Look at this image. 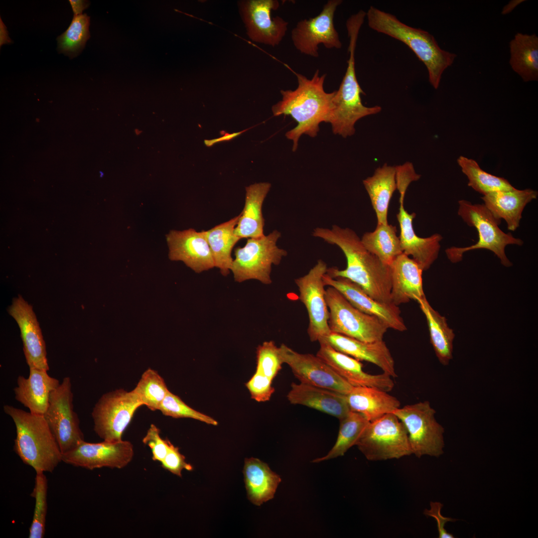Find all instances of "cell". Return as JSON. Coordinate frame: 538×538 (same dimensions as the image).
<instances>
[{"label":"cell","mask_w":538,"mask_h":538,"mask_svg":"<svg viewBox=\"0 0 538 538\" xmlns=\"http://www.w3.org/2000/svg\"><path fill=\"white\" fill-rule=\"evenodd\" d=\"M312 235L327 243L336 245L346 257L345 269L328 268L327 274L332 278H347L358 285L373 299L382 303H392L390 266L384 264L368 251L355 231L335 225L331 229L316 228Z\"/></svg>","instance_id":"6da1fadb"},{"label":"cell","mask_w":538,"mask_h":538,"mask_svg":"<svg viewBox=\"0 0 538 538\" xmlns=\"http://www.w3.org/2000/svg\"><path fill=\"white\" fill-rule=\"evenodd\" d=\"M298 83L293 90H281L282 100L272 107L274 116H290L297 126L288 131L285 136L293 141L292 151H296L298 140L302 134L315 137L319 125L328 122L332 109L335 91L327 93L324 89L326 74L320 75L316 70L311 79L294 72Z\"/></svg>","instance_id":"7a4b0ae2"},{"label":"cell","mask_w":538,"mask_h":538,"mask_svg":"<svg viewBox=\"0 0 538 538\" xmlns=\"http://www.w3.org/2000/svg\"><path fill=\"white\" fill-rule=\"evenodd\" d=\"M368 24L373 30L405 44L425 66L430 84L437 89L444 71L457 55L442 49L434 36L426 31L410 26L395 15L371 6L366 12Z\"/></svg>","instance_id":"3957f363"},{"label":"cell","mask_w":538,"mask_h":538,"mask_svg":"<svg viewBox=\"0 0 538 538\" xmlns=\"http://www.w3.org/2000/svg\"><path fill=\"white\" fill-rule=\"evenodd\" d=\"M3 409L15 426L14 452L36 473L52 472L62 461V453L44 416L7 404Z\"/></svg>","instance_id":"277c9868"},{"label":"cell","mask_w":538,"mask_h":538,"mask_svg":"<svg viewBox=\"0 0 538 538\" xmlns=\"http://www.w3.org/2000/svg\"><path fill=\"white\" fill-rule=\"evenodd\" d=\"M364 23L360 17L348 18L346 26L349 43L347 67L338 90L332 100V109L328 122L333 133L346 138L355 132V124L360 119L379 113L380 106L368 107L362 102L361 95L364 94L357 80L355 62V52L360 28Z\"/></svg>","instance_id":"5b68a950"},{"label":"cell","mask_w":538,"mask_h":538,"mask_svg":"<svg viewBox=\"0 0 538 538\" xmlns=\"http://www.w3.org/2000/svg\"><path fill=\"white\" fill-rule=\"evenodd\" d=\"M458 214L469 226L474 227L478 234L477 242L469 247H451L445 250L448 259L453 263L461 261L463 254L475 249H486L493 252L506 267L512 266L507 257L505 248L508 245L522 246L523 241L506 233L499 227L501 220L497 219L484 204L458 201Z\"/></svg>","instance_id":"8992f818"},{"label":"cell","mask_w":538,"mask_h":538,"mask_svg":"<svg viewBox=\"0 0 538 538\" xmlns=\"http://www.w3.org/2000/svg\"><path fill=\"white\" fill-rule=\"evenodd\" d=\"M280 237V233L275 230L268 235L248 238L243 247L236 248L231 269L235 280L256 279L265 284L271 283L272 266L278 265L287 254L276 245Z\"/></svg>","instance_id":"52a82bcc"},{"label":"cell","mask_w":538,"mask_h":538,"mask_svg":"<svg viewBox=\"0 0 538 538\" xmlns=\"http://www.w3.org/2000/svg\"><path fill=\"white\" fill-rule=\"evenodd\" d=\"M325 299L331 332L365 342L383 340L389 328L381 319L359 310L333 287L325 290Z\"/></svg>","instance_id":"ba28073f"},{"label":"cell","mask_w":538,"mask_h":538,"mask_svg":"<svg viewBox=\"0 0 538 538\" xmlns=\"http://www.w3.org/2000/svg\"><path fill=\"white\" fill-rule=\"evenodd\" d=\"M356 445L370 461L399 459L412 454L406 430L393 412L369 422Z\"/></svg>","instance_id":"9c48e42d"},{"label":"cell","mask_w":538,"mask_h":538,"mask_svg":"<svg viewBox=\"0 0 538 538\" xmlns=\"http://www.w3.org/2000/svg\"><path fill=\"white\" fill-rule=\"evenodd\" d=\"M393 413L406 430L412 454L420 458L443 454L444 429L437 421L436 411L428 401L405 405Z\"/></svg>","instance_id":"30bf717a"},{"label":"cell","mask_w":538,"mask_h":538,"mask_svg":"<svg viewBox=\"0 0 538 538\" xmlns=\"http://www.w3.org/2000/svg\"><path fill=\"white\" fill-rule=\"evenodd\" d=\"M143 405L132 390L122 389L104 394L93 408L94 429L104 441L118 442L138 408Z\"/></svg>","instance_id":"8fae6325"},{"label":"cell","mask_w":538,"mask_h":538,"mask_svg":"<svg viewBox=\"0 0 538 538\" xmlns=\"http://www.w3.org/2000/svg\"><path fill=\"white\" fill-rule=\"evenodd\" d=\"M71 379L63 378L50 396L43 415L54 435L62 453L69 451L84 440L78 415L74 410Z\"/></svg>","instance_id":"7c38bea8"},{"label":"cell","mask_w":538,"mask_h":538,"mask_svg":"<svg viewBox=\"0 0 538 538\" xmlns=\"http://www.w3.org/2000/svg\"><path fill=\"white\" fill-rule=\"evenodd\" d=\"M342 0H329L316 16L298 21L292 29L291 39L295 48L301 53L318 57V45L328 49H340L342 43L335 28V12Z\"/></svg>","instance_id":"4fadbf2b"},{"label":"cell","mask_w":538,"mask_h":538,"mask_svg":"<svg viewBox=\"0 0 538 538\" xmlns=\"http://www.w3.org/2000/svg\"><path fill=\"white\" fill-rule=\"evenodd\" d=\"M327 269V264L319 260L307 274L294 279L299 292V298L308 314L307 333L312 342L319 341L331 333L325 286L323 281Z\"/></svg>","instance_id":"5bb4252c"},{"label":"cell","mask_w":538,"mask_h":538,"mask_svg":"<svg viewBox=\"0 0 538 538\" xmlns=\"http://www.w3.org/2000/svg\"><path fill=\"white\" fill-rule=\"evenodd\" d=\"M132 444L128 441H103L90 443L83 440L71 450L62 453V461L89 470L103 467L122 469L133 459Z\"/></svg>","instance_id":"9a60e30c"},{"label":"cell","mask_w":538,"mask_h":538,"mask_svg":"<svg viewBox=\"0 0 538 538\" xmlns=\"http://www.w3.org/2000/svg\"><path fill=\"white\" fill-rule=\"evenodd\" d=\"M279 348L283 363L300 383L345 395L353 387L316 355L298 353L283 343Z\"/></svg>","instance_id":"2e32d148"},{"label":"cell","mask_w":538,"mask_h":538,"mask_svg":"<svg viewBox=\"0 0 538 538\" xmlns=\"http://www.w3.org/2000/svg\"><path fill=\"white\" fill-rule=\"evenodd\" d=\"M20 331L23 349L29 368L48 371L45 343L32 306L19 295L8 308Z\"/></svg>","instance_id":"e0dca14e"},{"label":"cell","mask_w":538,"mask_h":538,"mask_svg":"<svg viewBox=\"0 0 538 538\" xmlns=\"http://www.w3.org/2000/svg\"><path fill=\"white\" fill-rule=\"evenodd\" d=\"M166 240L170 260L183 262L196 273L215 267L206 231L171 230L166 235Z\"/></svg>","instance_id":"ac0fdd59"},{"label":"cell","mask_w":538,"mask_h":538,"mask_svg":"<svg viewBox=\"0 0 538 538\" xmlns=\"http://www.w3.org/2000/svg\"><path fill=\"white\" fill-rule=\"evenodd\" d=\"M323 281L325 286L336 288L359 310L381 319L388 328L400 332L407 329L398 306L373 299L358 285L346 278H332L326 273Z\"/></svg>","instance_id":"d6986e66"},{"label":"cell","mask_w":538,"mask_h":538,"mask_svg":"<svg viewBox=\"0 0 538 538\" xmlns=\"http://www.w3.org/2000/svg\"><path fill=\"white\" fill-rule=\"evenodd\" d=\"M279 7L274 0H252L244 6L248 34L253 41L272 46L278 45L287 30L288 22L280 17H271V11Z\"/></svg>","instance_id":"ffe728a7"},{"label":"cell","mask_w":538,"mask_h":538,"mask_svg":"<svg viewBox=\"0 0 538 538\" xmlns=\"http://www.w3.org/2000/svg\"><path fill=\"white\" fill-rule=\"evenodd\" d=\"M319 344L316 356L352 386L373 387L387 392L393 389L395 383L389 375L384 373L368 374L363 370L360 361L335 350L326 343Z\"/></svg>","instance_id":"44dd1931"},{"label":"cell","mask_w":538,"mask_h":538,"mask_svg":"<svg viewBox=\"0 0 538 538\" xmlns=\"http://www.w3.org/2000/svg\"><path fill=\"white\" fill-rule=\"evenodd\" d=\"M405 192L399 191L400 208L397 214L400 227L399 238L402 249L404 254L412 256V259L423 271L426 270L438 257L442 237L439 234L426 238H421L416 234L412 225L416 214L408 213L404 207Z\"/></svg>","instance_id":"7402d4cb"},{"label":"cell","mask_w":538,"mask_h":538,"mask_svg":"<svg viewBox=\"0 0 538 538\" xmlns=\"http://www.w3.org/2000/svg\"><path fill=\"white\" fill-rule=\"evenodd\" d=\"M318 342L326 343L335 350L359 361L373 363L392 378L397 377L394 358L383 340L365 342L331 332Z\"/></svg>","instance_id":"603a6c76"},{"label":"cell","mask_w":538,"mask_h":538,"mask_svg":"<svg viewBox=\"0 0 538 538\" xmlns=\"http://www.w3.org/2000/svg\"><path fill=\"white\" fill-rule=\"evenodd\" d=\"M390 266L393 304L399 306L425 297L422 285L423 270L412 258L402 253Z\"/></svg>","instance_id":"cb8c5ba5"},{"label":"cell","mask_w":538,"mask_h":538,"mask_svg":"<svg viewBox=\"0 0 538 538\" xmlns=\"http://www.w3.org/2000/svg\"><path fill=\"white\" fill-rule=\"evenodd\" d=\"M291 404H301L336 417L340 420L351 411L345 394L300 383H292L287 395Z\"/></svg>","instance_id":"d4e9b609"},{"label":"cell","mask_w":538,"mask_h":538,"mask_svg":"<svg viewBox=\"0 0 538 538\" xmlns=\"http://www.w3.org/2000/svg\"><path fill=\"white\" fill-rule=\"evenodd\" d=\"M47 371L29 368L27 378L19 376L14 388L15 399L32 413L43 415L49 404L51 392L60 384Z\"/></svg>","instance_id":"484cf974"},{"label":"cell","mask_w":538,"mask_h":538,"mask_svg":"<svg viewBox=\"0 0 538 538\" xmlns=\"http://www.w3.org/2000/svg\"><path fill=\"white\" fill-rule=\"evenodd\" d=\"M538 196V192L531 189L491 192L483 195L484 205L498 220H505L507 228L515 231L520 226L525 206Z\"/></svg>","instance_id":"4316f807"},{"label":"cell","mask_w":538,"mask_h":538,"mask_svg":"<svg viewBox=\"0 0 538 538\" xmlns=\"http://www.w3.org/2000/svg\"><path fill=\"white\" fill-rule=\"evenodd\" d=\"M346 396L350 410L360 413L370 422L401 407L397 398L373 387H353Z\"/></svg>","instance_id":"83f0119b"},{"label":"cell","mask_w":538,"mask_h":538,"mask_svg":"<svg viewBox=\"0 0 538 538\" xmlns=\"http://www.w3.org/2000/svg\"><path fill=\"white\" fill-rule=\"evenodd\" d=\"M271 187L269 182H260L246 187L244 209L240 214L234 234L240 239L258 238L265 235V219L262 213L264 201Z\"/></svg>","instance_id":"f1b7e54d"},{"label":"cell","mask_w":538,"mask_h":538,"mask_svg":"<svg viewBox=\"0 0 538 538\" xmlns=\"http://www.w3.org/2000/svg\"><path fill=\"white\" fill-rule=\"evenodd\" d=\"M243 474L248 498L258 506L273 498L281 481L268 464L254 457L245 459Z\"/></svg>","instance_id":"f546056e"},{"label":"cell","mask_w":538,"mask_h":538,"mask_svg":"<svg viewBox=\"0 0 538 538\" xmlns=\"http://www.w3.org/2000/svg\"><path fill=\"white\" fill-rule=\"evenodd\" d=\"M377 218L378 224H388L390 200L397 189L396 166L384 164L363 181Z\"/></svg>","instance_id":"4dcf8cb0"},{"label":"cell","mask_w":538,"mask_h":538,"mask_svg":"<svg viewBox=\"0 0 538 538\" xmlns=\"http://www.w3.org/2000/svg\"><path fill=\"white\" fill-rule=\"evenodd\" d=\"M510 64L524 82L538 79V37L517 33L510 42Z\"/></svg>","instance_id":"1f68e13d"},{"label":"cell","mask_w":538,"mask_h":538,"mask_svg":"<svg viewBox=\"0 0 538 538\" xmlns=\"http://www.w3.org/2000/svg\"><path fill=\"white\" fill-rule=\"evenodd\" d=\"M417 302L425 316L430 342L436 356L441 364L447 365L453 358V331L448 326L446 318L431 307L426 297Z\"/></svg>","instance_id":"d6a6232c"},{"label":"cell","mask_w":538,"mask_h":538,"mask_svg":"<svg viewBox=\"0 0 538 538\" xmlns=\"http://www.w3.org/2000/svg\"><path fill=\"white\" fill-rule=\"evenodd\" d=\"M239 217L240 214L206 231L215 267L224 276L227 275L231 270L234 260L231 252L234 246L241 239L234 234Z\"/></svg>","instance_id":"836d02e7"},{"label":"cell","mask_w":538,"mask_h":538,"mask_svg":"<svg viewBox=\"0 0 538 538\" xmlns=\"http://www.w3.org/2000/svg\"><path fill=\"white\" fill-rule=\"evenodd\" d=\"M397 228L392 225L377 224L376 229L366 232L361 239L365 248L384 264L390 266L403 253Z\"/></svg>","instance_id":"e575fe53"},{"label":"cell","mask_w":538,"mask_h":538,"mask_svg":"<svg viewBox=\"0 0 538 538\" xmlns=\"http://www.w3.org/2000/svg\"><path fill=\"white\" fill-rule=\"evenodd\" d=\"M339 421L338 434L334 446L325 456L317 458L312 462L318 463L343 456L351 447L356 445L370 422L360 413L351 410Z\"/></svg>","instance_id":"d590c367"},{"label":"cell","mask_w":538,"mask_h":538,"mask_svg":"<svg viewBox=\"0 0 538 538\" xmlns=\"http://www.w3.org/2000/svg\"><path fill=\"white\" fill-rule=\"evenodd\" d=\"M457 162L468 179V185L483 195L491 192L507 191L515 188L506 179L488 173L482 170L472 159L460 156Z\"/></svg>","instance_id":"8d00e7d4"},{"label":"cell","mask_w":538,"mask_h":538,"mask_svg":"<svg viewBox=\"0 0 538 538\" xmlns=\"http://www.w3.org/2000/svg\"><path fill=\"white\" fill-rule=\"evenodd\" d=\"M89 25L87 14L74 15L68 28L57 37L59 51L71 58L76 56L90 37Z\"/></svg>","instance_id":"74e56055"},{"label":"cell","mask_w":538,"mask_h":538,"mask_svg":"<svg viewBox=\"0 0 538 538\" xmlns=\"http://www.w3.org/2000/svg\"><path fill=\"white\" fill-rule=\"evenodd\" d=\"M134 391L143 405L152 410L159 407L169 392L163 378L155 371L148 369L142 375Z\"/></svg>","instance_id":"f35d334b"},{"label":"cell","mask_w":538,"mask_h":538,"mask_svg":"<svg viewBox=\"0 0 538 538\" xmlns=\"http://www.w3.org/2000/svg\"><path fill=\"white\" fill-rule=\"evenodd\" d=\"M35 485L31 496L35 498V507L29 529V538H42L45 531L47 510V480L44 472L36 473Z\"/></svg>","instance_id":"ab89813d"},{"label":"cell","mask_w":538,"mask_h":538,"mask_svg":"<svg viewBox=\"0 0 538 538\" xmlns=\"http://www.w3.org/2000/svg\"><path fill=\"white\" fill-rule=\"evenodd\" d=\"M158 410L163 414L174 418H191L208 424H218L215 419L189 406L170 391L161 403Z\"/></svg>","instance_id":"60d3db41"},{"label":"cell","mask_w":538,"mask_h":538,"mask_svg":"<svg viewBox=\"0 0 538 538\" xmlns=\"http://www.w3.org/2000/svg\"><path fill=\"white\" fill-rule=\"evenodd\" d=\"M257 364L256 371L273 380L283 364L279 348L274 342L265 341L258 347Z\"/></svg>","instance_id":"b9f144b4"},{"label":"cell","mask_w":538,"mask_h":538,"mask_svg":"<svg viewBox=\"0 0 538 538\" xmlns=\"http://www.w3.org/2000/svg\"><path fill=\"white\" fill-rule=\"evenodd\" d=\"M272 381L268 377L256 371L246 385L252 399L258 402L269 400L275 390L272 386Z\"/></svg>","instance_id":"7bdbcfd3"},{"label":"cell","mask_w":538,"mask_h":538,"mask_svg":"<svg viewBox=\"0 0 538 538\" xmlns=\"http://www.w3.org/2000/svg\"><path fill=\"white\" fill-rule=\"evenodd\" d=\"M142 442L151 449L152 460L160 462L166 455L171 443L169 440L160 437L159 429L152 424L143 438Z\"/></svg>","instance_id":"ee69618b"},{"label":"cell","mask_w":538,"mask_h":538,"mask_svg":"<svg viewBox=\"0 0 538 538\" xmlns=\"http://www.w3.org/2000/svg\"><path fill=\"white\" fill-rule=\"evenodd\" d=\"M161 463L162 468L179 477L182 476V470H193L192 466L186 462L184 456L180 453L179 448L172 443H170L168 452Z\"/></svg>","instance_id":"f6af8a7d"},{"label":"cell","mask_w":538,"mask_h":538,"mask_svg":"<svg viewBox=\"0 0 538 538\" xmlns=\"http://www.w3.org/2000/svg\"><path fill=\"white\" fill-rule=\"evenodd\" d=\"M430 509H425L424 514L428 516L434 518L437 524V528L439 538H453L454 536L448 533L444 529L445 524L448 522L455 521L456 520L450 518L443 517L441 514V509L443 505L439 502H431Z\"/></svg>","instance_id":"bcb514c9"},{"label":"cell","mask_w":538,"mask_h":538,"mask_svg":"<svg viewBox=\"0 0 538 538\" xmlns=\"http://www.w3.org/2000/svg\"><path fill=\"white\" fill-rule=\"evenodd\" d=\"M247 130H245L244 131H241V132H239L233 133H232V134L225 133L222 136L220 137L219 138H214V139H209V140L206 139V140H204V143L208 147L212 146L214 144H215V143H216L217 142H221V141H229V140L232 139L233 138H235V137L240 135L242 133L246 132Z\"/></svg>","instance_id":"7dc6e473"},{"label":"cell","mask_w":538,"mask_h":538,"mask_svg":"<svg viewBox=\"0 0 538 538\" xmlns=\"http://www.w3.org/2000/svg\"><path fill=\"white\" fill-rule=\"evenodd\" d=\"M69 1L71 5L74 16L82 14L83 10L86 8L89 5V2L85 0H69Z\"/></svg>","instance_id":"c3c4849f"},{"label":"cell","mask_w":538,"mask_h":538,"mask_svg":"<svg viewBox=\"0 0 538 538\" xmlns=\"http://www.w3.org/2000/svg\"><path fill=\"white\" fill-rule=\"evenodd\" d=\"M0 45L1 47L4 44L11 42V40L8 36V33L5 25L3 23L1 18L0 19Z\"/></svg>","instance_id":"681fc988"}]
</instances>
